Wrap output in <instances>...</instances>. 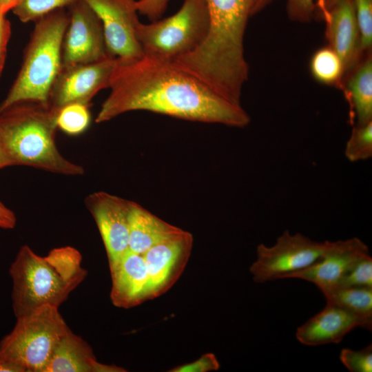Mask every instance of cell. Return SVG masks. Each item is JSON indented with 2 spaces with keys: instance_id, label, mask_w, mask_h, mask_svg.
Instances as JSON below:
<instances>
[{
  "instance_id": "4fadbf2b",
  "label": "cell",
  "mask_w": 372,
  "mask_h": 372,
  "mask_svg": "<svg viewBox=\"0 0 372 372\" xmlns=\"http://www.w3.org/2000/svg\"><path fill=\"white\" fill-rule=\"evenodd\" d=\"M131 202L105 192L85 198L103 240L109 265L129 251V218Z\"/></svg>"
},
{
  "instance_id": "d590c367",
  "label": "cell",
  "mask_w": 372,
  "mask_h": 372,
  "mask_svg": "<svg viewBox=\"0 0 372 372\" xmlns=\"http://www.w3.org/2000/svg\"><path fill=\"white\" fill-rule=\"evenodd\" d=\"M17 220L0 214V229H11L16 225Z\"/></svg>"
},
{
  "instance_id": "ab89813d",
  "label": "cell",
  "mask_w": 372,
  "mask_h": 372,
  "mask_svg": "<svg viewBox=\"0 0 372 372\" xmlns=\"http://www.w3.org/2000/svg\"><path fill=\"white\" fill-rule=\"evenodd\" d=\"M4 64H5V61L0 59V76L2 74L3 70L4 68Z\"/></svg>"
},
{
  "instance_id": "484cf974",
  "label": "cell",
  "mask_w": 372,
  "mask_h": 372,
  "mask_svg": "<svg viewBox=\"0 0 372 372\" xmlns=\"http://www.w3.org/2000/svg\"><path fill=\"white\" fill-rule=\"evenodd\" d=\"M362 54L372 45V0H353Z\"/></svg>"
},
{
  "instance_id": "ba28073f",
  "label": "cell",
  "mask_w": 372,
  "mask_h": 372,
  "mask_svg": "<svg viewBox=\"0 0 372 372\" xmlns=\"http://www.w3.org/2000/svg\"><path fill=\"white\" fill-rule=\"evenodd\" d=\"M325 246L326 240L317 242L300 233L291 234L285 230L273 245H258L257 258L249 271L258 283L288 278L319 260Z\"/></svg>"
},
{
  "instance_id": "d6986e66",
  "label": "cell",
  "mask_w": 372,
  "mask_h": 372,
  "mask_svg": "<svg viewBox=\"0 0 372 372\" xmlns=\"http://www.w3.org/2000/svg\"><path fill=\"white\" fill-rule=\"evenodd\" d=\"M180 230L138 203L131 202L129 218V250L131 251L143 255L154 245Z\"/></svg>"
},
{
  "instance_id": "8992f818",
  "label": "cell",
  "mask_w": 372,
  "mask_h": 372,
  "mask_svg": "<svg viewBox=\"0 0 372 372\" xmlns=\"http://www.w3.org/2000/svg\"><path fill=\"white\" fill-rule=\"evenodd\" d=\"M70 330L59 307L43 305L17 318L13 329L0 342V360L25 372H44L59 342Z\"/></svg>"
},
{
  "instance_id": "83f0119b",
  "label": "cell",
  "mask_w": 372,
  "mask_h": 372,
  "mask_svg": "<svg viewBox=\"0 0 372 372\" xmlns=\"http://www.w3.org/2000/svg\"><path fill=\"white\" fill-rule=\"evenodd\" d=\"M340 360L351 372L372 371L371 344L359 350L344 348L340 353Z\"/></svg>"
},
{
  "instance_id": "f35d334b",
  "label": "cell",
  "mask_w": 372,
  "mask_h": 372,
  "mask_svg": "<svg viewBox=\"0 0 372 372\" xmlns=\"http://www.w3.org/2000/svg\"><path fill=\"white\" fill-rule=\"evenodd\" d=\"M273 0H259L256 7V14L265 8Z\"/></svg>"
},
{
  "instance_id": "f546056e",
  "label": "cell",
  "mask_w": 372,
  "mask_h": 372,
  "mask_svg": "<svg viewBox=\"0 0 372 372\" xmlns=\"http://www.w3.org/2000/svg\"><path fill=\"white\" fill-rule=\"evenodd\" d=\"M220 364L213 353H205L196 361L179 366L171 371L174 372H207L217 371Z\"/></svg>"
},
{
  "instance_id": "4316f807",
  "label": "cell",
  "mask_w": 372,
  "mask_h": 372,
  "mask_svg": "<svg viewBox=\"0 0 372 372\" xmlns=\"http://www.w3.org/2000/svg\"><path fill=\"white\" fill-rule=\"evenodd\" d=\"M335 287L372 288V258L371 255L355 263Z\"/></svg>"
},
{
  "instance_id": "9c48e42d",
  "label": "cell",
  "mask_w": 372,
  "mask_h": 372,
  "mask_svg": "<svg viewBox=\"0 0 372 372\" xmlns=\"http://www.w3.org/2000/svg\"><path fill=\"white\" fill-rule=\"evenodd\" d=\"M116 63L117 58L107 56L95 62L61 67L51 87L48 106L57 114L70 103L90 105L99 91L110 87Z\"/></svg>"
},
{
  "instance_id": "7a4b0ae2",
  "label": "cell",
  "mask_w": 372,
  "mask_h": 372,
  "mask_svg": "<svg viewBox=\"0 0 372 372\" xmlns=\"http://www.w3.org/2000/svg\"><path fill=\"white\" fill-rule=\"evenodd\" d=\"M259 0H205L209 29L193 52L176 60L183 69L223 94H237L248 80L244 37Z\"/></svg>"
},
{
  "instance_id": "d6a6232c",
  "label": "cell",
  "mask_w": 372,
  "mask_h": 372,
  "mask_svg": "<svg viewBox=\"0 0 372 372\" xmlns=\"http://www.w3.org/2000/svg\"><path fill=\"white\" fill-rule=\"evenodd\" d=\"M340 0H318L315 3L314 16L319 17L323 12L329 10L335 6Z\"/></svg>"
},
{
  "instance_id": "52a82bcc",
  "label": "cell",
  "mask_w": 372,
  "mask_h": 372,
  "mask_svg": "<svg viewBox=\"0 0 372 372\" xmlns=\"http://www.w3.org/2000/svg\"><path fill=\"white\" fill-rule=\"evenodd\" d=\"M209 24L205 0H185L170 17L147 24L140 22L136 38L144 56L173 61L201 44Z\"/></svg>"
},
{
  "instance_id": "3957f363",
  "label": "cell",
  "mask_w": 372,
  "mask_h": 372,
  "mask_svg": "<svg viewBox=\"0 0 372 372\" xmlns=\"http://www.w3.org/2000/svg\"><path fill=\"white\" fill-rule=\"evenodd\" d=\"M82 256L71 246L54 248L45 256L20 247L9 269L12 305L16 318L43 305L59 307L84 280Z\"/></svg>"
},
{
  "instance_id": "ffe728a7",
  "label": "cell",
  "mask_w": 372,
  "mask_h": 372,
  "mask_svg": "<svg viewBox=\"0 0 372 372\" xmlns=\"http://www.w3.org/2000/svg\"><path fill=\"white\" fill-rule=\"evenodd\" d=\"M346 88L358 125L372 121V59L370 54L351 71Z\"/></svg>"
},
{
  "instance_id": "74e56055",
  "label": "cell",
  "mask_w": 372,
  "mask_h": 372,
  "mask_svg": "<svg viewBox=\"0 0 372 372\" xmlns=\"http://www.w3.org/2000/svg\"><path fill=\"white\" fill-rule=\"evenodd\" d=\"M12 166V163L5 152L0 148V169Z\"/></svg>"
},
{
  "instance_id": "e0dca14e",
  "label": "cell",
  "mask_w": 372,
  "mask_h": 372,
  "mask_svg": "<svg viewBox=\"0 0 372 372\" xmlns=\"http://www.w3.org/2000/svg\"><path fill=\"white\" fill-rule=\"evenodd\" d=\"M110 299L118 308L130 309L147 300L148 275L144 257L130 250L109 265Z\"/></svg>"
},
{
  "instance_id": "d4e9b609",
  "label": "cell",
  "mask_w": 372,
  "mask_h": 372,
  "mask_svg": "<svg viewBox=\"0 0 372 372\" xmlns=\"http://www.w3.org/2000/svg\"><path fill=\"white\" fill-rule=\"evenodd\" d=\"M344 155L351 162L364 161L372 156V121L357 125L348 139Z\"/></svg>"
},
{
  "instance_id": "2e32d148",
  "label": "cell",
  "mask_w": 372,
  "mask_h": 372,
  "mask_svg": "<svg viewBox=\"0 0 372 372\" xmlns=\"http://www.w3.org/2000/svg\"><path fill=\"white\" fill-rule=\"evenodd\" d=\"M319 17L326 21V37L343 62L345 74L359 63L362 53L353 0H340Z\"/></svg>"
},
{
  "instance_id": "277c9868",
  "label": "cell",
  "mask_w": 372,
  "mask_h": 372,
  "mask_svg": "<svg viewBox=\"0 0 372 372\" xmlns=\"http://www.w3.org/2000/svg\"><path fill=\"white\" fill-rule=\"evenodd\" d=\"M56 113L38 102L14 103L0 112V148L12 165L65 176L85 169L64 157L56 143Z\"/></svg>"
},
{
  "instance_id": "4dcf8cb0",
  "label": "cell",
  "mask_w": 372,
  "mask_h": 372,
  "mask_svg": "<svg viewBox=\"0 0 372 372\" xmlns=\"http://www.w3.org/2000/svg\"><path fill=\"white\" fill-rule=\"evenodd\" d=\"M169 0H136L139 14L146 16L152 21L159 19L165 12Z\"/></svg>"
},
{
  "instance_id": "30bf717a",
  "label": "cell",
  "mask_w": 372,
  "mask_h": 372,
  "mask_svg": "<svg viewBox=\"0 0 372 372\" xmlns=\"http://www.w3.org/2000/svg\"><path fill=\"white\" fill-rule=\"evenodd\" d=\"M99 17L107 54L123 61L143 56L136 38V0H84Z\"/></svg>"
},
{
  "instance_id": "8d00e7d4",
  "label": "cell",
  "mask_w": 372,
  "mask_h": 372,
  "mask_svg": "<svg viewBox=\"0 0 372 372\" xmlns=\"http://www.w3.org/2000/svg\"><path fill=\"white\" fill-rule=\"evenodd\" d=\"M0 214L8 218L17 220V218L14 213L8 207H7L1 200H0Z\"/></svg>"
},
{
  "instance_id": "ac0fdd59",
  "label": "cell",
  "mask_w": 372,
  "mask_h": 372,
  "mask_svg": "<svg viewBox=\"0 0 372 372\" xmlns=\"http://www.w3.org/2000/svg\"><path fill=\"white\" fill-rule=\"evenodd\" d=\"M116 365L102 364L92 347L71 330L56 347L44 372H122Z\"/></svg>"
},
{
  "instance_id": "7402d4cb",
  "label": "cell",
  "mask_w": 372,
  "mask_h": 372,
  "mask_svg": "<svg viewBox=\"0 0 372 372\" xmlns=\"http://www.w3.org/2000/svg\"><path fill=\"white\" fill-rule=\"evenodd\" d=\"M310 71L313 77L325 85H336L345 74L342 61L330 47L318 49L310 61Z\"/></svg>"
},
{
  "instance_id": "7c38bea8",
  "label": "cell",
  "mask_w": 372,
  "mask_h": 372,
  "mask_svg": "<svg viewBox=\"0 0 372 372\" xmlns=\"http://www.w3.org/2000/svg\"><path fill=\"white\" fill-rule=\"evenodd\" d=\"M192 245V235L181 229L143 255L148 275L147 300L163 295L174 285L186 267Z\"/></svg>"
},
{
  "instance_id": "e575fe53",
  "label": "cell",
  "mask_w": 372,
  "mask_h": 372,
  "mask_svg": "<svg viewBox=\"0 0 372 372\" xmlns=\"http://www.w3.org/2000/svg\"><path fill=\"white\" fill-rule=\"evenodd\" d=\"M21 0H0V13L3 15L13 9Z\"/></svg>"
},
{
  "instance_id": "9a60e30c",
  "label": "cell",
  "mask_w": 372,
  "mask_h": 372,
  "mask_svg": "<svg viewBox=\"0 0 372 372\" xmlns=\"http://www.w3.org/2000/svg\"><path fill=\"white\" fill-rule=\"evenodd\" d=\"M358 327L371 331L372 319L358 316L327 302L322 310L297 329L296 337L307 346L337 344Z\"/></svg>"
},
{
  "instance_id": "8fae6325",
  "label": "cell",
  "mask_w": 372,
  "mask_h": 372,
  "mask_svg": "<svg viewBox=\"0 0 372 372\" xmlns=\"http://www.w3.org/2000/svg\"><path fill=\"white\" fill-rule=\"evenodd\" d=\"M69 22L64 34L61 67L95 62L110 56L106 50L102 23L84 1L69 7Z\"/></svg>"
},
{
  "instance_id": "603a6c76",
  "label": "cell",
  "mask_w": 372,
  "mask_h": 372,
  "mask_svg": "<svg viewBox=\"0 0 372 372\" xmlns=\"http://www.w3.org/2000/svg\"><path fill=\"white\" fill-rule=\"evenodd\" d=\"M89 107L79 103L63 107L56 114L57 129L70 136H78L85 132L91 121Z\"/></svg>"
},
{
  "instance_id": "5b68a950",
  "label": "cell",
  "mask_w": 372,
  "mask_h": 372,
  "mask_svg": "<svg viewBox=\"0 0 372 372\" xmlns=\"http://www.w3.org/2000/svg\"><path fill=\"white\" fill-rule=\"evenodd\" d=\"M34 22L20 71L0 103V112L23 101L48 105L51 87L62 66V43L69 14L65 8H59Z\"/></svg>"
},
{
  "instance_id": "cb8c5ba5",
  "label": "cell",
  "mask_w": 372,
  "mask_h": 372,
  "mask_svg": "<svg viewBox=\"0 0 372 372\" xmlns=\"http://www.w3.org/2000/svg\"><path fill=\"white\" fill-rule=\"evenodd\" d=\"M77 0H21L12 10L23 23L36 21L59 8L69 7Z\"/></svg>"
},
{
  "instance_id": "f1b7e54d",
  "label": "cell",
  "mask_w": 372,
  "mask_h": 372,
  "mask_svg": "<svg viewBox=\"0 0 372 372\" xmlns=\"http://www.w3.org/2000/svg\"><path fill=\"white\" fill-rule=\"evenodd\" d=\"M287 13L294 21L309 22L314 17V0H285Z\"/></svg>"
},
{
  "instance_id": "44dd1931",
  "label": "cell",
  "mask_w": 372,
  "mask_h": 372,
  "mask_svg": "<svg viewBox=\"0 0 372 372\" xmlns=\"http://www.w3.org/2000/svg\"><path fill=\"white\" fill-rule=\"evenodd\" d=\"M321 292L327 302L358 316L372 319V288L334 287Z\"/></svg>"
},
{
  "instance_id": "6da1fadb",
  "label": "cell",
  "mask_w": 372,
  "mask_h": 372,
  "mask_svg": "<svg viewBox=\"0 0 372 372\" xmlns=\"http://www.w3.org/2000/svg\"><path fill=\"white\" fill-rule=\"evenodd\" d=\"M109 88L95 118L97 123L138 110L234 127H244L251 121L241 104L225 98L173 61L144 56L128 61L117 59Z\"/></svg>"
},
{
  "instance_id": "5bb4252c",
  "label": "cell",
  "mask_w": 372,
  "mask_h": 372,
  "mask_svg": "<svg viewBox=\"0 0 372 372\" xmlns=\"http://www.w3.org/2000/svg\"><path fill=\"white\" fill-rule=\"evenodd\" d=\"M368 256H370L368 246L358 238L326 240L320 259L310 267L290 275L288 278L306 280L322 291L335 287L355 263Z\"/></svg>"
},
{
  "instance_id": "836d02e7",
  "label": "cell",
  "mask_w": 372,
  "mask_h": 372,
  "mask_svg": "<svg viewBox=\"0 0 372 372\" xmlns=\"http://www.w3.org/2000/svg\"><path fill=\"white\" fill-rule=\"evenodd\" d=\"M0 372H25L21 366L10 362L0 360Z\"/></svg>"
},
{
  "instance_id": "1f68e13d",
  "label": "cell",
  "mask_w": 372,
  "mask_h": 372,
  "mask_svg": "<svg viewBox=\"0 0 372 372\" xmlns=\"http://www.w3.org/2000/svg\"><path fill=\"white\" fill-rule=\"evenodd\" d=\"M10 33V22L6 19L5 15L0 13V59L5 61Z\"/></svg>"
}]
</instances>
